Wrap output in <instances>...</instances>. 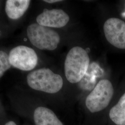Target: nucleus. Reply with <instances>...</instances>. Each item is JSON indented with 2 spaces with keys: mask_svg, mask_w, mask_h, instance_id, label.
<instances>
[{
  "mask_svg": "<svg viewBox=\"0 0 125 125\" xmlns=\"http://www.w3.org/2000/svg\"><path fill=\"white\" fill-rule=\"evenodd\" d=\"M63 83L61 76L46 68L29 72L25 79V85L29 89L49 94L58 92L62 88Z\"/></svg>",
  "mask_w": 125,
  "mask_h": 125,
  "instance_id": "nucleus-1",
  "label": "nucleus"
},
{
  "mask_svg": "<svg viewBox=\"0 0 125 125\" xmlns=\"http://www.w3.org/2000/svg\"><path fill=\"white\" fill-rule=\"evenodd\" d=\"M89 61L88 52L82 47L75 46L70 50L64 62L67 80L72 83L80 82L89 69Z\"/></svg>",
  "mask_w": 125,
  "mask_h": 125,
  "instance_id": "nucleus-2",
  "label": "nucleus"
},
{
  "mask_svg": "<svg viewBox=\"0 0 125 125\" xmlns=\"http://www.w3.org/2000/svg\"><path fill=\"white\" fill-rule=\"evenodd\" d=\"M25 34L31 45L41 50H55L60 41V37L57 31L37 23H31L27 27Z\"/></svg>",
  "mask_w": 125,
  "mask_h": 125,
  "instance_id": "nucleus-3",
  "label": "nucleus"
},
{
  "mask_svg": "<svg viewBox=\"0 0 125 125\" xmlns=\"http://www.w3.org/2000/svg\"><path fill=\"white\" fill-rule=\"evenodd\" d=\"M10 64L12 68L23 72L35 70L39 61L36 51L26 45H16L9 51Z\"/></svg>",
  "mask_w": 125,
  "mask_h": 125,
  "instance_id": "nucleus-4",
  "label": "nucleus"
},
{
  "mask_svg": "<svg viewBox=\"0 0 125 125\" xmlns=\"http://www.w3.org/2000/svg\"><path fill=\"white\" fill-rule=\"evenodd\" d=\"M114 92L113 86L109 81H100L86 99V107L91 113L103 110L109 104Z\"/></svg>",
  "mask_w": 125,
  "mask_h": 125,
  "instance_id": "nucleus-5",
  "label": "nucleus"
},
{
  "mask_svg": "<svg viewBox=\"0 0 125 125\" xmlns=\"http://www.w3.org/2000/svg\"><path fill=\"white\" fill-rule=\"evenodd\" d=\"M15 112L27 119L30 118L34 125H63L52 110L45 106H37L31 109L23 103L18 101Z\"/></svg>",
  "mask_w": 125,
  "mask_h": 125,
  "instance_id": "nucleus-6",
  "label": "nucleus"
},
{
  "mask_svg": "<svg viewBox=\"0 0 125 125\" xmlns=\"http://www.w3.org/2000/svg\"><path fill=\"white\" fill-rule=\"evenodd\" d=\"M107 41L116 48L125 49V22L120 19L109 18L103 26Z\"/></svg>",
  "mask_w": 125,
  "mask_h": 125,
  "instance_id": "nucleus-7",
  "label": "nucleus"
},
{
  "mask_svg": "<svg viewBox=\"0 0 125 125\" xmlns=\"http://www.w3.org/2000/svg\"><path fill=\"white\" fill-rule=\"evenodd\" d=\"M70 17L62 9H44L36 17V23L49 28H61L67 24Z\"/></svg>",
  "mask_w": 125,
  "mask_h": 125,
  "instance_id": "nucleus-8",
  "label": "nucleus"
},
{
  "mask_svg": "<svg viewBox=\"0 0 125 125\" xmlns=\"http://www.w3.org/2000/svg\"><path fill=\"white\" fill-rule=\"evenodd\" d=\"M31 3L29 0H6L4 11L7 17L13 22L20 20L26 14Z\"/></svg>",
  "mask_w": 125,
  "mask_h": 125,
  "instance_id": "nucleus-9",
  "label": "nucleus"
},
{
  "mask_svg": "<svg viewBox=\"0 0 125 125\" xmlns=\"http://www.w3.org/2000/svg\"><path fill=\"white\" fill-rule=\"evenodd\" d=\"M109 117L117 125H125V93L119 102L111 109Z\"/></svg>",
  "mask_w": 125,
  "mask_h": 125,
  "instance_id": "nucleus-10",
  "label": "nucleus"
},
{
  "mask_svg": "<svg viewBox=\"0 0 125 125\" xmlns=\"http://www.w3.org/2000/svg\"><path fill=\"white\" fill-rule=\"evenodd\" d=\"M12 68L9 62V51L0 49V79Z\"/></svg>",
  "mask_w": 125,
  "mask_h": 125,
  "instance_id": "nucleus-11",
  "label": "nucleus"
},
{
  "mask_svg": "<svg viewBox=\"0 0 125 125\" xmlns=\"http://www.w3.org/2000/svg\"><path fill=\"white\" fill-rule=\"evenodd\" d=\"M7 115L3 105L0 99V122L5 121L7 119Z\"/></svg>",
  "mask_w": 125,
  "mask_h": 125,
  "instance_id": "nucleus-12",
  "label": "nucleus"
},
{
  "mask_svg": "<svg viewBox=\"0 0 125 125\" xmlns=\"http://www.w3.org/2000/svg\"><path fill=\"white\" fill-rule=\"evenodd\" d=\"M0 125H18V124L14 120L7 118L5 121L0 122Z\"/></svg>",
  "mask_w": 125,
  "mask_h": 125,
  "instance_id": "nucleus-13",
  "label": "nucleus"
},
{
  "mask_svg": "<svg viewBox=\"0 0 125 125\" xmlns=\"http://www.w3.org/2000/svg\"><path fill=\"white\" fill-rule=\"evenodd\" d=\"M62 1V0H44V1L45 2H46L48 3H51V4L58 2H60Z\"/></svg>",
  "mask_w": 125,
  "mask_h": 125,
  "instance_id": "nucleus-14",
  "label": "nucleus"
},
{
  "mask_svg": "<svg viewBox=\"0 0 125 125\" xmlns=\"http://www.w3.org/2000/svg\"><path fill=\"white\" fill-rule=\"evenodd\" d=\"M1 5V1H0V7Z\"/></svg>",
  "mask_w": 125,
  "mask_h": 125,
  "instance_id": "nucleus-15",
  "label": "nucleus"
}]
</instances>
